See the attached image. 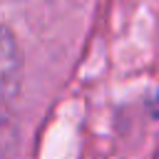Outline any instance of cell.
I'll use <instances>...</instances> for the list:
<instances>
[{"label": "cell", "mask_w": 159, "mask_h": 159, "mask_svg": "<svg viewBox=\"0 0 159 159\" xmlns=\"http://www.w3.org/2000/svg\"><path fill=\"white\" fill-rule=\"evenodd\" d=\"M20 70H22L20 47L15 45L10 27H5V35H2V89H5V99L12 94L15 82L20 80Z\"/></svg>", "instance_id": "6da1fadb"}]
</instances>
